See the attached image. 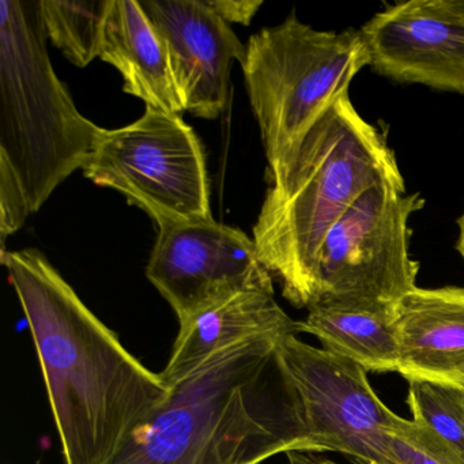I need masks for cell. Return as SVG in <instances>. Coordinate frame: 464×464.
<instances>
[{"instance_id":"obj_13","label":"cell","mask_w":464,"mask_h":464,"mask_svg":"<svg viewBox=\"0 0 464 464\" xmlns=\"http://www.w3.org/2000/svg\"><path fill=\"white\" fill-rule=\"evenodd\" d=\"M297 322L276 303L274 289L230 295L180 322L162 377L168 384L197 371L219 350L260 335H297Z\"/></svg>"},{"instance_id":"obj_19","label":"cell","mask_w":464,"mask_h":464,"mask_svg":"<svg viewBox=\"0 0 464 464\" xmlns=\"http://www.w3.org/2000/svg\"><path fill=\"white\" fill-rule=\"evenodd\" d=\"M31 210L13 173L0 167V256L6 254V240L25 224Z\"/></svg>"},{"instance_id":"obj_9","label":"cell","mask_w":464,"mask_h":464,"mask_svg":"<svg viewBox=\"0 0 464 464\" xmlns=\"http://www.w3.org/2000/svg\"><path fill=\"white\" fill-rule=\"evenodd\" d=\"M146 276L179 323L237 293L274 289L254 238L213 218L160 227Z\"/></svg>"},{"instance_id":"obj_10","label":"cell","mask_w":464,"mask_h":464,"mask_svg":"<svg viewBox=\"0 0 464 464\" xmlns=\"http://www.w3.org/2000/svg\"><path fill=\"white\" fill-rule=\"evenodd\" d=\"M360 31L377 74L464 94V17L447 0L392 5Z\"/></svg>"},{"instance_id":"obj_20","label":"cell","mask_w":464,"mask_h":464,"mask_svg":"<svg viewBox=\"0 0 464 464\" xmlns=\"http://www.w3.org/2000/svg\"><path fill=\"white\" fill-rule=\"evenodd\" d=\"M217 14L227 24L251 25L256 13L262 7L263 0H208Z\"/></svg>"},{"instance_id":"obj_17","label":"cell","mask_w":464,"mask_h":464,"mask_svg":"<svg viewBox=\"0 0 464 464\" xmlns=\"http://www.w3.org/2000/svg\"><path fill=\"white\" fill-rule=\"evenodd\" d=\"M412 420L433 431L464 459V388L428 380H407Z\"/></svg>"},{"instance_id":"obj_7","label":"cell","mask_w":464,"mask_h":464,"mask_svg":"<svg viewBox=\"0 0 464 464\" xmlns=\"http://www.w3.org/2000/svg\"><path fill=\"white\" fill-rule=\"evenodd\" d=\"M274 363L303 436L301 453L336 452L357 464H401L388 434L391 410L349 358L279 338Z\"/></svg>"},{"instance_id":"obj_3","label":"cell","mask_w":464,"mask_h":464,"mask_svg":"<svg viewBox=\"0 0 464 464\" xmlns=\"http://www.w3.org/2000/svg\"><path fill=\"white\" fill-rule=\"evenodd\" d=\"M279 338L238 342L169 384V398L105 464H262L301 453L287 393L276 401L265 385Z\"/></svg>"},{"instance_id":"obj_14","label":"cell","mask_w":464,"mask_h":464,"mask_svg":"<svg viewBox=\"0 0 464 464\" xmlns=\"http://www.w3.org/2000/svg\"><path fill=\"white\" fill-rule=\"evenodd\" d=\"M100 59L121 72L123 91L143 100L146 107L183 112L167 48L137 0H112Z\"/></svg>"},{"instance_id":"obj_11","label":"cell","mask_w":464,"mask_h":464,"mask_svg":"<svg viewBox=\"0 0 464 464\" xmlns=\"http://www.w3.org/2000/svg\"><path fill=\"white\" fill-rule=\"evenodd\" d=\"M159 32L184 111L214 121L224 113L233 63L246 45L208 0H142Z\"/></svg>"},{"instance_id":"obj_2","label":"cell","mask_w":464,"mask_h":464,"mask_svg":"<svg viewBox=\"0 0 464 464\" xmlns=\"http://www.w3.org/2000/svg\"><path fill=\"white\" fill-rule=\"evenodd\" d=\"M270 178L252 238L284 297L308 309L316 297L317 257L331 227L372 187L404 183L403 175L384 132L358 113L347 93Z\"/></svg>"},{"instance_id":"obj_23","label":"cell","mask_w":464,"mask_h":464,"mask_svg":"<svg viewBox=\"0 0 464 464\" xmlns=\"http://www.w3.org/2000/svg\"><path fill=\"white\" fill-rule=\"evenodd\" d=\"M447 4L453 12L464 17V0H447Z\"/></svg>"},{"instance_id":"obj_22","label":"cell","mask_w":464,"mask_h":464,"mask_svg":"<svg viewBox=\"0 0 464 464\" xmlns=\"http://www.w3.org/2000/svg\"><path fill=\"white\" fill-rule=\"evenodd\" d=\"M295 458H292L293 463L295 464H336L331 460H309V459L300 456V453H295Z\"/></svg>"},{"instance_id":"obj_1","label":"cell","mask_w":464,"mask_h":464,"mask_svg":"<svg viewBox=\"0 0 464 464\" xmlns=\"http://www.w3.org/2000/svg\"><path fill=\"white\" fill-rule=\"evenodd\" d=\"M36 346L66 464H105L172 387L121 343L37 249L0 256Z\"/></svg>"},{"instance_id":"obj_4","label":"cell","mask_w":464,"mask_h":464,"mask_svg":"<svg viewBox=\"0 0 464 464\" xmlns=\"http://www.w3.org/2000/svg\"><path fill=\"white\" fill-rule=\"evenodd\" d=\"M47 40L40 0L0 2V167L13 173L31 213L83 169L102 131L56 75Z\"/></svg>"},{"instance_id":"obj_8","label":"cell","mask_w":464,"mask_h":464,"mask_svg":"<svg viewBox=\"0 0 464 464\" xmlns=\"http://www.w3.org/2000/svg\"><path fill=\"white\" fill-rule=\"evenodd\" d=\"M425 206L406 183L384 181L361 195L325 236L316 266L319 300L396 305L417 287L410 218Z\"/></svg>"},{"instance_id":"obj_6","label":"cell","mask_w":464,"mask_h":464,"mask_svg":"<svg viewBox=\"0 0 464 464\" xmlns=\"http://www.w3.org/2000/svg\"><path fill=\"white\" fill-rule=\"evenodd\" d=\"M83 175L116 189L159 227L213 218L199 137L178 113L146 107L134 123L102 129Z\"/></svg>"},{"instance_id":"obj_16","label":"cell","mask_w":464,"mask_h":464,"mask_svg":"<svg viewBox=\"0 0 464 464\" xmlns=\"http://www.w3.org/2000/svg\"><path fill=\"white\" fill-rule=\"evenodd\" d=\"M111 6L112 0H40V12L48 40L81 69L100 58Z\"/></svg>"},{"instance_id":"obj_21","label":"cell","mask_w":464,"mask_h":464,"mask_svg":"<svg viewBox=\"0 0 464 464\" xmlns=\"http://www.w3.org/2000/svg\"><path fill=\"white\" fill-rule=\"evenodd\" d=\"M459 236L456 241V251L459 252L464 260V213L461 214L460 218L458 219Z\"/></svg>"},{"instance_id":"obj_18","label":"cell","mask_w":464,"mask_h":464,"mask_svg":"<svg viewBox=\"0 0 464 464\" xmlns=\"http://www.w3.org/2000/svg\"><path fill=\"white\" fill-rule=\"evenodd\" d=\"M388 434L401 464H464V459L433 431L391 412Z\"/></svg>"},{"instance_id":"obj_15","label":"cell","mask_w":464,"mask_h":464,"mask_svg":"<svg viewBox=\"0 0 464 464\" xmlns=\"http://www.w3.org/2000/svg\"><path fill=\"white\" fill-rule=\"evenodd\" d=\"M392 304L319 300L308 308L298 333L316 336L323 349L349 358L366 372H398Z\"/></svg>"},{"instance_id":"obj_5","label":"cell","mask_w":464,"mask_h":464,"mask_svg":"<svg viewBox=\"0 0 464 464\" xmlns=\"http://www.w3.org/2000/svg\"><path fill=\"white\" fill-rule=\"evenodd\" d=\"M246 48L244 80L273 172L371 59L360 29L317 31L295 13L252 34Z\"/></svg>"},{"instance_id":"obj_12","label":"cell","mask_w":464,"mask_h":464,"mask_svg":"<svg viewBox=\"0 0 464 464\" xmlns=\"http://www.w3.org/2000/svg\"><path fill=\"white\" fill-rule=\"evenodd\" d=\"M398 373L464 388V287H415L395 306Z\"/></svg>"}]
</instances>
